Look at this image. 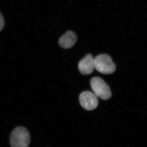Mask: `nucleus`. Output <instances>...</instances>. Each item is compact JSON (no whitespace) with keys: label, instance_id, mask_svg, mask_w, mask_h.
I'll use <instances>...</instances> for the list:
<instances>
[{"label":"nucleus","instance_id":"nucleus-1","mask_svg":"<svg viewBox=\"0 0 147 147\" xmlns=\"http://www.w3.org/2000/svg\"><path fill=\"white\" fill-rule=\"evenodd\" d=\"M9 143L12 147H28L30 143V135L27 129L18 126L10 134Z\"/></svg>","mask_w":147,"mask_h":147},{"label":"nucleus","instance_id":"nucleus-2","mask_svg":"<svg viewBox=\"0 0 147 147\" xmlns=\"http://www.w3.org/2000/svg\"><path fill=\"white\" fill-rule=\"evenodd\" d=\"M95 69L102 74H110L116 71V66L107 54H100L94 58Z\"/></svg>","mask_w":147,"mask_h":147},{"label":"nucleus","instance_id":"nucleus-3","mask_svg":"<svg viewBox=\"0 0 147 147\" xmlns=\"http://www.w3.org/2000/svg\"><path fill=\"white\" fill-rule=\"evenodd\" d=\"M90 86L95 95L102 100H107L112 96L110 87L102 79L94 77L90 80Z\"/></svg>","mask_w":147,"mask_h":147},{"label":"nucleus","instance_id":"nucleus-4","mask_svg":"<svg viewBox=\"0 0 147 147\" xmlns=\"http://www.w3.org/2000/svg\"><path fill=\"white\" fill-rule=\"evenodd\" d=\"M79 100L82 107L88 111L94 110L98 105L97 97L92 92H83L79 96Z\"/></svg>","mask_w":147,"mask_h":147},{"label":"nucleus","instance_id":"nucleus-5","mask_svg":"<svg viewBox=\"0 0 147 147\" xmlns=\"http://www.w3.org/2000/svg\"><path fill=\"white\" fill-rule=\"evenodd\" d=\"M78 68L82 75H88L92 73L95 69L94 58L90 54H87L79 61Z\"/></svg>","mask_w":147,"mask_h":147},{"label":"nucleus","instance_id":"nucleus-6","mask_svg":"<svg viewBox=\"0 0 147 147\" xmlns=\"http://www.w3.org/2000/svg\"><path fill=\"white\" fill-rule=\"evenodd\" d=\"M77 40L76 34L71 31H68L61 37L59 39V44L62 48L69 49L75 45Z\"/></svg>","mask_w":147,"mask_h":147},{"label":"nucleus","instance_id":"nucleus-7","mask_svg":"<svg viewBox=\"0 0 147 147\" xmlns=\"http://www.w3.org/2000/svg\"><path fill=\"white\" fill-rule=\"evenodd\" d=\"M4 25L5 22L3 17L1 13L0 12V32L3 29Z\"/></svg>","mask_w":147,"mask_h":147}]
</instances>
